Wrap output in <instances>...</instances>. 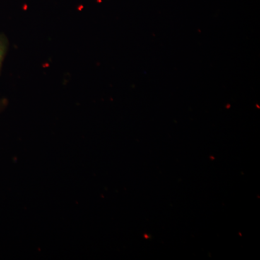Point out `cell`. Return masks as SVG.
Here are the masks:
<instances>
[{
    "instance_id": "cell-1",
    "label": "cell",
    "mask_w": 260,
    "mask_h": 260,
    "mask_svg": "<svg viewBox=\"0 0 260 260\" xmlns=\"http://www.w3.org/2000/svg\"><path fill=\"white\" fill-rule=\"evenodd\" d=\"M7 47H8V42H7L6 38L4 36L0 35V67H1L3 59H4Z\"/></svg>"
},
{
    "instance_id": "cell-2",
    "label": "cell",
    "mask_w": 260,
    "mask_h": 260,
    "mask_svg": "<svg viewBox=\"0 0 260 260\" xmlns=\"http://www.w3.org/2000/svg\"><path fill=\"white\" fill-rule=\"evenodd\" d=\"M3 103L0 102V109H2V107H3Z\"/></svg>"
}]
</instances>
